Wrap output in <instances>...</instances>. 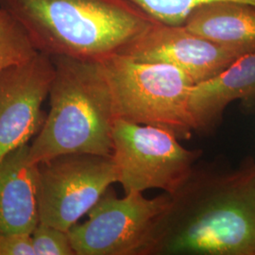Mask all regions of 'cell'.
<instances>
[{
	"instance_id": "cell-1",
	"label": "cell",
	"mask_w": 255,
	"mask_h": 255,
	"mask_svg": "<svg viewBox=\"0 0 255 255\" xmlns=\"http://www.w3.org/2000/svg\"><path fill=\"white\" fill-rule=\"evenodd\" d=\"M144 255H255V162L197 169L157 220Z\"/></svg>"
},
{
	"instance_id": "cell-2",
	"label": "cell",
	"mask_w": 255,
	"mask_h": 255,
	"mask_svg": "<svg viewBox=\"0 0 255 255\" xmlns=\"http://www.w3.org/2000/svg\"><path fill=\"white\" fill-rule=\"evenodd\" d=\"M39 52L101 60L155 21L128 0H0Z\"/></svg>"
},
{
	"instance_id": "cell-3",
	"label": "cell",
	"mask_w": 255,
	"mask_h": 255,
	"mask_svg": "<svg viewBox=\"0 0 255 255\" xmlns=\"http://www.w3.org/2000/svg\"><path fill=\"white\" fill-rule=\"evenodd\" d=\"M54 78L49 112L29 145V159L38 164L61 155H112L117 119L109 83L101 60L51 57Z\"/></svg>"
},
{
	"instance_id": "cell-4",
	"label": "cell",
	"mask_w": 255,
	"mask_h": 255,
	"mask_svg": "<svg viewBox=\"0 0 255 255\" xmlns=\"http://www.w3.org/2000/svg\"><path fill=\"white\" fill-rule=\"evenodd\" d=\"M117 119L165 128L179 139L195 130L189 110L194 82L170 64L136 61L127 55L101 59Z\"/></svg>"
},
{
	"instance_id": "cell-5",
	"label": "cell",
	"mask_w": 255,
	"mask_h": 255,
	"mask_svg": "<svg viewBox=\"0 0 255 255\" xmlns=\"http://www.w3.org/2000/svg\"><path fill=\"white\" fill-rule=\"evenodd\" d=\"M112 156L125 194L157 188L169 195L191 176L201 150L187 149L165 128L116 119Z\"/></svg>"
},
{
	"instance_id": "cell-6",
	"label": "cell",
	"mask_w": 255,
	"mask_h": 255,
	"mask_svg": "<svg viewBox=\"0 0 255 255\" xmlns=\"http://www.w3.org/2000/svg\"><path fill=\"white\" fill-rule=\"evenodd\" d=\"M118 182L112 155H61L37 164L39 222L68 232Z\"/></svg>"
},
{
	"instance_id": "cell-7",
	"label": "cell",
	"mask_w": 255,
	"mask_h": 255,
	"mask_svg": "<svg viewBox=\"0 0 255 255\" xmlns=\"http://www.w3.org/2000/svg\"><path fill=\"white\" fill-rule=\"evenodd\" d=\"M169 202L168 193L147 199L143 192H129L119 198L107 190L88 212V219L68 231L75 255H144Z\"/></svg>"
},
{
	"instance_id": "cell-8",
	"label": "cell",
	"mask_w": 255,
	"mask_h": 255,
	"mask_svg": "<svg viewBox=\"0 0 255 255\" xmlns=\"http://www.w3.org/2000/svg\"><path fill=\"white\" fill-rule=\"evenodd\" d=\"M50 56L38 52L0 74V160L28 144L46 120L42 107L54 78Z\"/></svg>"
},
{
	"instance_id": "cell-9",
	"label": "cell",
	"mask_w": 255,
	"mask_h": 255,
	"mask_svg": "<svg viewBox=\"0 0 255 255\" xmlns=\"http://www.w3.org/2000/svg\"><path fill=\"white\" fill-rule=\"evenodd\" d=\"M119 53L140 62L173 65L195 84L218 76L246 55L200 36L183 25L156 21Z\"/></svg>"
},
{
	"instance_id": "cell-10",
	"label": "cell",
	"mask_w": 255,
	"mask_h": 255,
	"mask_svg": "<svg viewBox=\"0 0 255 255\" xmlns=\"http://www.w3.org/2000/svg\"><path fill=\"white\" fill-rule=\"evenodd\" d=\"M38 223L37 164L27 144L0 160V232L30 235Z\"/></svg>"
},
{
	"instance_id": "cell-11",
	"label": "cell",
	"mask_w": 255,
	"mask_h": 255,
	"mask_svg": "<svg viewBox=\"0 0 255 255\" xmlns=\"http://www.w3.org/2000/svg\"><path fill=\"white\" fill-rule=\"evenodd\" d=\"M236 101H255V53L239 57L218 76L194 84L189 110L195 130H212Z\"/></svg>"
},
{
	"instance_id": "cell-12",
	"label": "cell",
	"mask_w": 255,
	"mask_h": 255,
	"mask_svg": "<svg viewBox=\"0 0 255 255\" xmlns=\"http://www.w3.org/2000/svg\"><path fill=\"white\" fill-rule=\"evenodd\" d=\"M183 26L219 45L244 54L255 53V6L236 1H214L188 14Z\"/></svg>"
},
{
	"instance_id": "cell-13",
	"label": "cell",
	"mask_w": 255,
	"mask_h": 255,
	"mask_svg": "<svg viewBox=\"0 0 255 255\" xmlns=\"http://www.w3.org/2000/svg\"><path fill=\"white\" fill-rule=\"evenodd\" d=\"M38 52L26 30L5 9L0 8V74L27 62Z\"/></svg>"
},
{
	"instance_id": "cell-14",
	"label": "cell",
	"mask_w": 255,
	"mask_h": 255,
	"mask_svg": "<svg viewBox=\"0 0 255 255\" xmlns=\"http://www.w3.org/2000/svg\"><path fill=\"white\" fill-rule=\"evenodd\" d=\"M156 22L182 25L193 9L214 1H236L255 6V0H128Z\"/></svg>"
},
{
	"instance_id": "cell-15",
	"label": "cell",
	"mask_w": 255,
	"mask_h": 255,
	"mask_svg": "<svg viewBox=\"0 0 255 255\" xmlns=\"http://www.w3.org/2000/svg\"><path fill=\"white\" fill-rule=\"evenodd\" d=\"M30 238L34 255H75L66 231L39 222Z\"/></svg>"
},
{
	"instance_id": "cell-16",
	"label": "cell",
	"mask_w": 255,
	"mask_h": 255,
	"mask_svg": "<svg viewBox=\"0 0 255 255\" xmlns=\"http://www.w3.org/2000/svg\"><path fill=\"white\" fill-rule=\"evenodd\" d=\"M0 255H34L30 235L0 232Z\"/></svg>"
}]
</instances>
